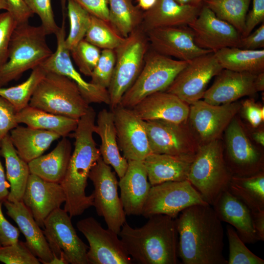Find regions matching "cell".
Here are the masks:
<instances>
[{"instance_id":"cell-1","label":"cell","mask_w":264,"mask_h":264,"mask_svg":"<svg viewBox=\"0 0 264 264\" xmlns=\"http://www.w3.org/2000/svg\"><path fill=\"white\" fill-rule=\"evenodd\" d=\"M176 218L178 254L184 264H227L221 221L208 203L190 206Z\"/></svg>"},{"instance_id":"cell-2","label":"cell","mask_w":264,"mask_h":264,"mask_svg":"<svg viewBox=\"0 0 264 264\" xmlns=\"http://www.w3.org/2000/svg\"><path fill=\"white\" fill-rule=\"evenodd\" d=\"M139 228L126 222L118 233L132 260L140 264L178 263V234L176 218L164 214L148 218Z\"/></svg>"},{"instance_id":"cell-3","label":"cell","mask_w":264,"mask_h":264,"mask_svg":"<svg viewBox=\"0 0 264 264\" xmlns=\"http://www.w3.org/2000/svg\"><path fill=\"white\" fill-rule=\"evenodd\" d=\"M47 35L41 25L28 22L17 26L10 41L7 60L0 68V88L40 66L52 54Z\"/></svg>"},{"instance_id":"cell-4","label":"cell","mask_w":264,"mask_h":264,"mask_svg":"<svg viewBox=\"0 0 264 264\" xmlns=\"http://www.w3.org/2000/svg\"><path fill=\"white\" fill-rule=\"evenodd\" d=\"M220 139L201 145L190 166L187 180L211 206L227 190L233 175L224 158Z\"/></svg>"},{"instance_id":"cell-5","label":"cell","mask_w":264,"mask_h":264,"mask_svg":"<svg viewBox=\"0 0 264 264\" xmlns=\"http://www.w3.org/2000/svg\"><path fill=\"white\" fill-rule=\"evenodd\" d=\"M29 105L77 120L86 113L89 107L74 82L51 72H46L38 84Z\"/></svg>"},{"instance_id":"cell-6","label":"cell","mask_w":264,"mask_h":264,"mask_svg":"<svg viewBox=\"0 0 264 264\" xmlns=\"http://www.w3.org/2000/svg\"><path fill=\"white\" fill-rule=\"evenodd\" d=\"M149 46L147 35L139 26L114 50L115 64L108 88L111 110L119 105L122 96L139 74Z\"/></svg>"},{"instance_id":"cell-7","label":"cell","mask_w":264,"mask_h":264,"mask_svg":"<svg viewBox=\"0 0 264 264\" xmlns=\"http://www.w3.org/2000/svg\"><path fill=\"white\" fill-rule=\"evenodd\" d=\"M188 62L176 60L153 50L148 52L143 67L119 105L132 109L147 96L165 91Z\"/></svg>"},{"instance_id":"cell-8","label":"cell","mask_w":264,"mask_h":264,"mask_svg":"<svg viewBox=\"0 0 264 264\" xmlns=\"http://www.w3.org/2000/svg\"><path fill=\"white\" fill-rule=\"evenodd\" d=\"M71 218L60 207L54 210L44 221L43 232L53 254V263L88 264V246L77 235Z\"/></svg>"},{"instance_id":"cell-9","label":"cell","mask_w":264,"mask_h":264,"mask_svg":"<svg viewBox=\"0 0 264 264\" xmlns=\"http://www.w3.org/2000/svg\"><path fill=\"white\" fill-rule=\"evenodd\" d=\"M88 178L94 186L93 205L108 228L118 234L126 222V214L118 193V181L111 167L100 157L92 166Z\"/></svg>"},{"instance_id":"cell-10","label":"cell","mask_w":264,"mask_h":264,"mask_svg":"<svg viewBox=\"0 0 264 264\" xmlns=\"http://www.w3.org/2000/svg\"><path fill=\"white\" fill-rule=\"evenodd\" d=\"M145 126L152 153L194 158L200 146L188 119L181 123L148 121Z\"/></svg>"},{"instance_id":"cell-11","label":"cell","mask_w":264,"mask_h":264,"mask_svg":"<svg viewBox=\"0 0 264 264\" xmlns=\"http://www.w3.org/2000/svg\"><path fill=\"white\" fill-rule=\"evenodd\" d=\"M206 203L188 180L167 181L151 186L142 215L148 218L164 214L176 218L190 206Z\"/></svg>"},{"instance_id":"cell-12","label":"cell","mask_w":264,"mask_h":264,"mask_svg":"<svg viewBox=\"0 0 264 264\" xmlns=\"http://www.w3.org/2000/svg\"><path fill=\"white\" fill-rule=\"evenodd\" d=\"M223 69L213 52L189 61L165 90L191 105L202 99L211 79Z\"/></svg>"},{"instance_id":"cell-13","label":"cell","mask_w":264,"mask_h":264,"mask_svg":"<svg viewBox=\"0 0 264 264\" xmlns=\"http://www.w3.org/2000/svg\"><path fill=\"white\" fill-rule=\"evenodd\" d=\"M76 227L88 243V264H131L132 260L127 252L118 234L104 229L93 217L79 220Z\"/></svg>"},{"instance_id":"cell-14","label":"cell","mask_w":264,"mask_h":264,"mask_svg":"<svg viewBox=\"0 0 264 264\" xmlns=\"http://www.w3.org/2000/svg\"><path fill=\"white\" fill-rule=\"evenodd\" d=\"M225 161L233 176H248L264 171V155L247 136L235 117L225 131Z\"/></svg>"},{"instance_id":"cell-15","label":"cell","mask_w":264,"mask_h":264,"mask_svg":"<svg viewBox=\"0 0 264 264\" xmlns=\"http://www.w3.org/2000/svg\"><path fill=\"white\" fill-rule=\"evenodd\" d=\"M241 108L238 101L214 105L201 99L190 105L188 121L200 145L220 139Z\"/></svg>"},{"instance_id":"cell-16","label":"cell","mask_w":264,"mask_h":264,"mask_svg":"<svg viewBox=\"0 0 264 264\" xmlns=\"http://www.w3.org/2000/svg\"><path fill=\"white\" fill-rule=\"evenodd\" d=\"M117 142L128 160L143 161L151 154L145 121L132 110L119 105L111 110Z\"/></svg>"},{"instance_id":"cell-17","label":"cell","mask_w":264,"mask_h":264,"mask_svg":"<svg viewBox=\"0 0 264 264\" xmlns=\"http://www.w3.org/2000/svg\"><path fill=\"white\" fill-rule=\"evenodd\" d=\"M57 47L55 51L41 65L46 72L66 76L74 82L86 101L91 103H104L110 105L108 89L87 82L74 67L70 57V52L65 44V17L63 13L61 27L55 34Z\"/></svg>"},{"instance_id":"cell-18","label":"cell","mask_w":264,"mask_h":264,"mask_svg":"<svg viewBox=\"0 0 264 264\" xmlns=\"http://www.w3.org/2000/svg\"><path fill=\"white\" fill-rule=\"evenodd\" d=\"M188 26L193 32L196 44L203 49L214 53L222 48L239 46L242 38L239 32L204 4Z\"/></svg>"},{"instance_id":"cell-19","label":"cell","mask_w":264,"mask_h":264,"mask_svg":"<svg viewBox=\"0 0 264 264\" xmlns=\"http://www.w3.org/2000/svg\"><path fill=\"white\" fill-rule=\"evenodd\" d=\"M150 46L162 55L189 62L213 52L197 45L192 29L188 25L158 28L146 33Z\"/></svg>"},{"instance_id":"cell-20","label":"cell","mask_w":264,"mask_h":264,"mask_svg":"<svg viewBox=\"0 0 264 264\" xmlns=\"http://www.w3.org/2000/svg\"><path fill=\"white\" fill-rule=\"evenodd\" d=\"M65 200L66 196L60 183L30 174L22 201L40 227H44L46 218L54 210L60 208Z\"/></svg>"},{"instance_id":"cell-21","label":"cell","mask_w":264,"mask_h":264,"mask_svg":"<svg viewBox=\"0 0 264 264\" xmlns=\"http://www.w3.org/2000/svg\"><path fill=\"white\" fill-rule=\"evenodd\" d=\"M257 75L222 69L212 85L206 90L202 99L210 104L220 105L253 95L257 92L254 85Z\"/></svg>"},{"instance_id":"cell-22","label":"cell","mask_w":264,"mask_h":264,"mask_svg":"<svg viewBox=\"0 0 264 264\" xmlns=\"http://www.w3.org/2000/svg\"><path fill=\"white\" fill-rule=\"evenodd\" d=\"M128 162L127 169L118 181L120 198L126 215L140 216L152 186L143 161Z\"/></svg>"},{"instance_id":"cell-23","label":"cell","mask_w":264,"mask_h":264,"mask_svg":"<svg viewBox=\"0 0 264 264\" xmlns=\"http://www.w3.org/2000/svg\"><path fill=\"white\" fill-rule=\"evenodd\" d=\"M132 109L145 121L162 120L181 123L188 118L190 105L176 95L163 91L147 96Z\"/></svg>"},{"instance_id":"cell-24","label":"cell","mask_w":264,"mask_h":264,"mask_svg":"<svg viewBox=\"0 0 264 264\" xmlns=\"http://www.w3.org/2000/svg\"><path fill=\"white\" fill-rule=\"evenodd\" d=\"M7 215L17 224L24 235L25 243L33 253L44 264H50L53 256L43 231L35 220L32 214L22 201L2 202Z\"/></svg>"},{"instance_id":"cell-25","label":"cell","mask_w":264,"mask_h":264,"mask_svg":"<svg viewBox=\"0 0 264 264\" xmlns=\"http://www.w3.org/2000/svg\"><path fill=\"white\" fill-rule=\"evenodd\" d=\"M212 206L219 219L233 226L245 243H254L259 241L251 210L228 189L220 194Z\"/></svg>"},{"instance_id":"cell-26","label":"cell","mask_w":264,"mask_h":264,"mask_svg":"<svg viewBox=\"0 0 264 264\" xmlns=\"http://www.w3.org/2000/svg\"><path fill=\"white\" fill-rule=\"evenodd\" d=\"M202 6L181 4L175 0H157L153 7L143 12L140 26L146 33L158 28L188 25L197 17Z\"/></svg>"},{"instance_id":"cell-27","label":"cell","mask_w":264,"mask_h":264,"mask_svg":"<svg viewBox=\"0 0 264 264\" xmlns=\"http://www.w3.org/2000/svg\"><path fill=\"white\" fill-rule=\"evenodd\" d=\"M194 158L152 153L143 161L151 186L187 180Z\"/></svg>"},{"instance_id":"cell-28","label":"cell","mask_w":264,"mask_h":264,"mask_svg":"<svg viewBox=\"0 0 264 264\" xmlns=\"http://www.w3.org/2000/svg\"><path fill=\"white\" fill-rule=\"evenodd\" d=\"M94 132L101 139L99 149L101 158L112 167L119 178L121 177L127 169L128 162L120 154L112 111L104 109L99 112Z\"/></svg>"},{"instance_id":"cell-29","label":"cell","mask_w":264,"mask_h":264,"mask_svg":"<svg viewBox=\"0 0 264 264\" xmlns=\"http://www.w3.org/2000/svg\"><path fill=\"white\" fill-rule=\"evenodd\" d=\"M71 151L70 141L67 137H63L49 153L28 163L30 174L46 181L60 183L66 172Z\"/></svg>"},{"instance_id":"cell-30","label":"cell","mask_w":264,"mask_h":264,"mask_svg":"<svg viewBox=\"0 0 264 264\" xmlns=\"http://www.w3.org/2000/svg\"><path fill=\"white\" fill-rule=\"evenodd\" d=\"M9 134L18 154L27 163L42 155L53 142L61 137L53 132L19 125Z\"/></svg>"},{"instance_id":"cell-31","label":"cell","mask_w":264,"mask_h":264,"mask_svg":"<svg viewBox=\"0 0 264 264\" xmlns=\"http://www.w3.org/2000/svg\"><path fill=\"white\" fill-rule=\"evenodd\" d=\"M0 154L5 160L6 175L10 184L7 200L21 201L30 174L28 164L18 154L9 134L0 140Z\"/></svg>"},{"instance_id":"cell-32","label":"cell","mask_w":264,"mask_h":264,"mask_svg":"<svg viewBox=\"0 0 264 264\" xmlns=\"http://www.w3.org/2000/svg\"><path fill=\"white\" fill-rule=\"evenodd\" d=\"M18 123L50 131L61 137H67L76 129L78 120L53 114L29 105L16 114Z\"/></svg>"},{"instance_id":"cell-33","label":"cell","mask_w":264,"mask_h":264,"mask_svg":"<svg viewBox=\"0 0 264 264\" xmlns=\"http://www.w3.org/2000/svg\"><path fill=\"white\" fill-rule=\"evenodd\" d=\"M214 54L223 69L255 74L264 72V49L222 48Z\"/></svg>"},{"instance_id":"cell-34","label":"cell","mask_w":264,"mask_h":264,"mask_svg":"<svg viewBox=\"0 0 264 264\" xmlns=\"http://www.w3.org/2000/svg\"><path fill=\"white\" fill-rule=\"evenodd\" d=\"M228 190L251 211L264 210V172L248 176H233Z\"/></svg>"},{"instance_id":"cell-35","label":"cell","mask_w":264,"mask_h":264,"mask_svg":"<svg viewBox=\"0 0 264 264\" xmlns=\"http://www.w3.org/2000/svg\"><path fill=\"white\" fill-rule=\"evenodd\" d=\"M143 14L132 0H109V22L123 38L140 26Z\"/></svg>"},{"instance_id":"cell-36","label":"cell","mask_w":264,"mask_h":264,"mask_svg":"<svg viewBox=\"0 0 264 264\" xmlns=\"http://www.w3.org/2000/svg\"><path fill=\"white\" fill-rule=\"evenodd\" d=\"M251 0H205L204 5L219 19L234 27L242 35Z\"/></svg>"},{"instance_id":"cell-37","label":"cell","mask_w":264,"mask_h":264,"mask_svg":"<svg viewBox=\"0 0 264 264\" xmlns=\"http://www.w3.org/2000/svg\"><path fill=\"white\" fill-rule=\"evenodd\" d=\"M46 71L41 66L32 69L28 78L22 83L9 88H0V96L7 100L17 112L29 105V101L38 84Z\"/></svg>"},{"instance_id":"cell-38","label":"cell","mask_w":264,"mask_h":264,"mask_svg":"<svg viewBox=\"0 0 264 264\" xmlns=\"http://www.w3.org/2000/svg\"><path fill=\"white\" fill-rule=\"evenodd\" d=\"M109 22L91 15L84 39L100 49L114 50L125 40Z\"/></svg>"},{"instance_id":"cell-39","label":"cell","mask_w":264,"mask_h":264,"mask_svg":"<svg viewBox=\"0 0 264 264\" xmlns=\"http://www.w3.org/2000/svg\"><path fill=\"white\" fill-rule=\"evenodd\" d=\"M67 15L70 30L65 39V44L70 51L84 39L88 28L91 15L74 0H67Z\"/></svg>"},{"instance_id":"cell-40","label":"cell","mask_w":264,"mask_h":264,"mask_svg":"<svg viewBox=\"0 0 264 264\" xmlns=\"http://www.w3.org/2000/svg\"><path fill=\"white\" fill-rule=\"evenodd\" d=\"M226 233L229 249L227 264H264L263 259L256 255L246 247L232 226H227Z\"/></svg>"},{"instance_id":"cell-41","label":"cell","mask_w":264,"mask_h":264,"mask_svg":"<svg viewBox=\"0 0 264 264\" xmlns=\"http://www.w3.org/2000/svg\"><path fill=\"white\" fill-rule=\"evenodd\" d=\"M70 52L80 72L90 77L100 58V49L83 39Z\"/></svg>"},{"instance_id":"cell-42","label":"cell","mask_w":264,"mask_h":264,"mask_svg":"<svg viewBox=\"0 0 264 264\" xmlns=\"http://www.w3.org/2000/svg\"><path fill=\"white\" fill-rule=\"evenodd\" d=\"M0 262L5 264H40V261L27 246L18 240L15 243L0 246Z\"/></svg>"},{"instance_id":"cell-43","label":"cell","mask_w":264,"mask_h":264,"mask_svg":"<svg viewBox=\"0 0 264 264\" xmlns=\"http://www.w3.org/2000/svg\"><path fill=\"white\" fill-rule=\"evenodd\" d=\"M115 64L114 50L102 49L100 58L91 74V84L108 89Z\"/></svg>"},{"instance_id":"cell-44","label":"cell","mask_w":264,"mask_h":264,"mask_svg":"<svg viewBox=\"0 0 264 264\" xmlns=\"http://www.w3.org/2000/svg\"><path fill=\"white\" fill-rule=\"evenodd\" d=\"M33 13L39 17L41 26L47 35L56 34L59 27L54 19L51 0H24Z\"/></svg>"},{"instance_id":"cell-45","label":"cell","mask_w":264,"mask_h":264,"mask_svg":"<svg viewBox=\"0 0 264 264\" xmlns=\"http://www.w3.org/2000/svg\"><path fill=\"white\" fill-rule=\"evenodd\" d=\"M18 24L8 11L0 14V68L6 62L10 41Z\"/></svg>"},{"instance_id":"cell-46","label":"cell","mask_w":264,"mask_h":264,"mask_svg":"<svg viewBox=\"0 0 264 264\" xmlns=\"http://www.w3.org/2000/svg\"><path fill=\"white\" fill-rule=\"evenodd\" d=\"M17 113L13 106L0 96V141L19 125Z\"/></svg>"},{"instance_id":"cell-47","label":"cell","mask_w":264,"mask_h":264,"mask_svg":"<svg viewBox=\"0 0 264 264\" xmlns=\"http://www.w3.org/2000/svg\"><path fill=\"white\" fill-rule=\"evenodd\" d=\"M251 2L252 8L247 14L245 29L242 37L249 34L258 24L264 21V0H251Z\"/></svg>"},{"instance_id":"cell-48","label":"cell","mask_w":264,"mask_h":264,"mask_svg":"<svg viewBox=\"0 0 264 264\" xmlns=\"http://www.w3.org/2000/svg\"><path fill=\"white\" fill-rule=\"evenodd\" d=\"M243 116L253 128L258 127L264 120V108L251 99L245 100L241 104Z\"/></svg>"},{"instance_id":"cell-49","label":"cell","mask_w":264,"mask_h":264,"mask_svg":"<svg viewBox=\"0 0 264 264\" xmlns=\"http://www.w3.org/2000/svg\"><path fill=\"white\" fill-rule=\"evenodd\" d=\"M0 200V246L9 245L19 240L20 230L9 222L3 214Z\"/></svg>"},{"instance_id":"cell-50","label":"cell","mask_w":264,"mask_h":264,"mask_svg":"<svg viewBox=\"0 0 264 264\" xmlns=\"http://www.w3.org/2000/svg\"><path fill=\"white\" fill-rule=\"evenodd\" d=\"M91 15L109 22V0H74Z\"/></svg>"},{"instance_id":"cell-51","label":"cell","mask_w":264,"mask_h":264,"mask_svg":"<svg viewBox=\"0 0 264 264\" xmlns=\"http://www.w3.org/2000/svg\"><path fill=\"white\" fill-rule=\"evenodd\" d=\"M8 10L18 25L28 22L29 19L33 15L24 0H6Z\"/></svg>"},{"instance_id":"cell-52","label":"cell","mask_w":264,"mask_h":264,"mask_svg":"<svg viewBox=\"0 0 264 264\" xmlns=\"http://www.w3.org/2000/svg\"><path fill=\"white\" fill-rule=\"evenodd\" d=\"M264 47V23L253 32L245 37H242L238 47L250 50L260 49Z\"/></svg>"},{"instance_id":"cell-53","label":"cell","mask_w":264,"mask_h":264,"mask_svg":"<svg viewBox=\"0 0 264 264\" xmlns=\"http://www.w3.org/2000/svg\"><path fill=\"white\" fill-rule=\"evenodd\" d=\"M253 223L259 241L264 240V210L251 211Z\"/></svg>"},{"instance_id":"cell-54","label":"cell","mask_w":264,"mask_h":264,"mask_svg":"<svg viewBox=\"0 0 264 264\" xmlns=\"http://www.w3.org/2000/svg\"><path fill=\"white\" fill-rule=\"evenodd\" d=\"M9 187L10 184L6 181L4 169L0 159V200L2 202L7 199L8 198L9 193L8 188Z\"/></svg>"},{"instance_id":"cell-55","label":"cell","mask_w":264,"mask_h":264,"mask_svg":"<svg viewBox=\"0 0 264 264\" xmlns=\"http://www.w3.org/2000/svg\"><path fill=\"white\" fill-rule=\"evenodd\" d=\"M157 0H137V6L144 11L151 9L155 4Z\"/></svg>"},{"instance_id":"cell-56","label":"cell","mask_w":264,"mask_h":264,"mask_svg":"<svg viewBox=\"0 0 264 264\" xmlns=\"http://www.w3.org/2000/svg\"><path fill=\"white\" fill-rule=\"evenodd\" d=\"M255 88L257 92L264 89V72L258 74L254 81Z\"/></svg>"},{"instance_id":"cell-57","label":"cell","mask_w":264,"mask_h":264,"mask_svg":"<svg viewBox=\"0 0 264 264\" xmlns=\"http://www.w3.org/2000/svg\"><path fill=\"white\" fill-rule=\"evenodd\" d=\"M253 140L261 147L264 146V132L262 130H259L255 132L252 134Z\"/></svg>"},{"instance_id":"cell-58","label":"cell","mask_w":264,"mask_h":264,"mask_svg":"<svg viewBox=\"0 0 264 264\" xmlns=\"http://www.w3.org/2000/svg\"><path fill=\"white\" fill-rule=\"evenodd\" d=\"M181 4L190 5L196 6H202L205 0H175Z\"/></svg>"},{"instance_id":"cell-59","label":"cell","mask_w":264,"mask_h":264,"mask_svg":"<svg viewBox=\"0 0 264 264\" xmlns=\"http://www.w3.org/2000/svg\"><path fill=\"white\" fill-rule=\"evenodd\" d=\"M8 5L6 1V0H0V10H8Z\"/></svg>"},{"instance_id":"cell-60","label":"cell","mask_w":264,"mask_h":264,"mask_svg":"<svg viewBox=\"0 0 264 264\" xmlns=\"http://www.w3.org/2000/svg\"><path fill=\"white\" fill-rule=\"evenodd\" d=\"M66 1V0H61L62 8H65V7Z\"/></svg>"}]
</instances>
